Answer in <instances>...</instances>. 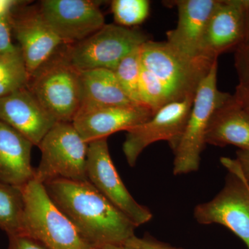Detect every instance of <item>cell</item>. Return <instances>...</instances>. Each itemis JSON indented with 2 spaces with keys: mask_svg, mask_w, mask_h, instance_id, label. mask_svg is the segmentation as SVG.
I'll return each mask as SVG.
<instances>
[{
  "mask_svg": "<svg viewBox=\"0 0 249 249\" xmlns=\"http://www.w3.org/2000/svg\"><path fill=\"white\" fill-rule=\"evenodd\" d=\"M94 249H134L126 245H109L98 247Z\"/></svg>",
  "mask_w": 249,
  "mask_h": 249,
  "instance_id": "cell-32",
  "label": "cell"
},
{
  "mask_svg": "<svg viewBox=\"0 0 249 249\" xmlns=\"http://www.w3.org/2000/svg\"><path fill=\"white\" fill-rule=\"evenodd\" d=\"M147 0H114L111 9L118 25L129 28L142 24L150 14Z\"/></svg>",
  "mask_w": 249,
  "mask_h": 249,
  "instance_id": "cell-23",
  "label": "cell"
},
{
  "mask_svg": "<svg viewBox=\"0 0 249 249\" xmlns=\"http://www.w3.org/2000/svg\"><path fill=\"white\" fill-rule=\"evenodd\" d=\"M38 147L42 157L40 165L35 169L34 179L37 182L44 184L58 178L88 180V143L71 123H57L46 134Z\"/></svg>",
  "mask_w": 249,
  "mask_h": 249,
  "instance_id": "cell-6",
  "label": "cell"
},
{
  "mask_svg": "<svg viewBox=\"0 0 249 249\" xmlns=\"http://www.w3.org/2000/svg\"><path fill=\"white\" fill-rule=\"evenodd\" d=\"M27 88L58 123H72L81 107L80 71L64 53L33 74Z\"/></svg>",
  "mask_w": 249,
  "mask_h": 249,
  "instance_id": "cell-5",
  "label": "cell"
},
{
  "mask_svg": "<svg viewBox=\"0 0 249 249\" xmlns=\"http://www.w3.org/2000/svg\"><path fill=\"white\" fill-rule=\"evenodd\" d=\"M24 209L21 188L0 181V229L8 236L22 233Z\"/></svg>",
  "mask_w": 249,
  "mask_h": 249,
  "instance_id": "cell-20",
  "label": "cell"
},
{
  "mask_svg": "<svg viewBox=\"0 0 249 249\" xmlns=\"http://www.w3.org/2000/svg\"><path fill=\"white\" fill-rule=\"evenodd\" d=\"M150 40L138 29L105 24L93 35L65 51V56L78 71L107 69L114 71L119 62Z\"/></svg>",
  "mask_w": 249,
  "mask_h": 249,
  "instance_id": "cell-8",
  "label": "cell"
},
{
  "mask_svg": "<svg viewBox=\"0 0 249 249\" xmlns=\"http://www.w3.org/2000/svg\"><path fill=\"white\" fill-rule=\"evenodd\" d=\"M0 121L37 146L58 123L28 88L0 98Z\"/></svg>",
  "mask_w": 249,
  "mask_h": 249,
  "instance_id": "cell-15",
  "label": "cell"
},
{
  "mask_svg": "<svg viewBox=\"0 0 249 249\" xmlns=\"http://www.w3.org/2000/svg\"><path fill=\"white\" fill-rule=\"evenodd\" d=\"M235 65L239 83L249 82V45H242L236 49Z\"/></svg>",
  "mask_w": 249,
  "mask_h": 249,
  "instance_id": "cell-25",
  "label": "cell"
},
{
  "mask_svg": "<svg viewBox=\"0 0 249 249\" xmlns=\"http://www.w3.org/2000/svg\"><path fill=\"white\" fill-rule=\"evenodd\" d=\"M98 3L90 0H44L38 9L62 43L74 45L106 24Z\"/></svg>",
  "mask_w": 249,
  "mask_h": 249,
  "instance_id": "cell-11",
  "label": "cell"
},
{
  "mask_svg": "<svg viewBox=\"0 0 249 249\" xmlns=\"http://www.w3.org/2000/svg\"><path fill=\"white\" fill-rule=\"evenodd\" d=\"M205 142L215 146L232 145L239 150L249 149V113L237 103L234 95L214 111Z\"/></svg>",
  "mask_w": 249,
  "mask_h": 249,
  "instance_id": "cell-18",
  "label": "cell"
},
{
  "mask_svg": "<svg viewBox=\"0 0 249 249\" xmlns=\"http://www.w3.org/2000/svg\"><path fill=\"white\" fill-rule=\"evenodd\" d=\"M24 197L22 233L34 237L49 249H94L49 198L36 180L21 187Z\"/></svg>",
  "mask_w": 249,
  "mask_h": 249,
  "instance_id": "cell-3",
  "label": "cell"
},
{
  "mask_svg": "<svg viewBox=\"0 0 249 249\" xmlns=\"http://www.w3.org/2000/svg\"><path fill=\"white\" fill-rule=\"evenodd\" d=\"M220 160L230 177L212 200L195 208L194 217L200 224H217L227 227L249 249V184L236 160L222 157Z\"/></svg>",
  "mask_w": 249,
  "mask_h": 249,
  "instance_id": "cell-7",
  "label": "cell"
},
{
  "mask_svg": "<svg viewBox=\"0 0 249 249\" xmlns=\"http://www.w3.org/2000/svg\"><path fill=\"white\" fill-rule=\"evenodd\" d=\"M11 18H0V57L6 56L19 52L11 39Z\"/></svg>",
  "mask_w": 249,
  "mask_h": 249,
  "instance_id": "cell-24",
  "label": "cell"
},
{
  "mask_svg": "<svg viewBox=\"0 0 249 249\" xmlns=\"http://www.w3.org/2000/svg\"><path fill=\"white\" fill-rule=\"evenodd\" d=\"M235 160L244 178L249 184V149L237 150Z\"/></svg>",
  "mask_w": 249,
  "mask_h": 249,
  "instance_id": "cell-29",
  "label": "cell"
},
{
  "mask_svg": "<svg viewBox=\"0 0 249 249\" xmlns=\"http://www.w3.org/2000/svg\"><path fill=\"white\" fill-rule=\"evenodd\" d=\"M30 76L20 50L0 58V98L27 88Z\"/></svg>",
  "mask_w": 249,
  "mask_h": 249,
  "instance_id": "cell-21",
  "label": "cell"
},
{
  "mask_svg": "<svg viewBox=\"0 0 249 249\" xmlns=\"http://www.w3.org/2000/svg\"><path fill=\"white\" fill-rule=\"evenodd\" d=\"M142 46L124 57L113 71L124 93L134 103L141 106H142L139 95V81L142 73Z\"/></svg>",
  "mask_w": 249,
  "mask_h": 249,
  "instance_id": "cell-22",
  "label": "cell"
},
{
  "mask_svg": "<svg viewBox=\"0 0 249 249\" xmlns=\"http://www.w3.org/2000/svg\"><path fill=\"white\" fill-rule=\"evenodd\" d=\"M236 101L249 113V82L239 83L234 94Z\"/></svg>",
  "mask_w": 249,
  "mask_h": 249,
  "instance_id": "cell-28",
  "label": "cell"
},
{
  "mask_svg": "<svg viewBox=\"0 0 249 249\" xmlns=\"http://www.w3.org/2000/svg\"><path fill=\"white\" fill-rule=\"evenodd\" d=\"M218 0H178L177 27L166 33V42L190 58H199L205 29Z\"/></svg>",
  "mask_w": 249,
  "mask_h": 249,
  "instance_id": "cell-16",
  "label": "cell"
},
{
  "mask_svg": "<svg viewBox=\"0 0 249 249\" xmlns=\"http://www.w3.org/2000/svg\"><path fill=\"white\" fill-rule=\"evenodd\" d=\"M217 77L216 61L196 89L182 137L174 150V175H186L199 169L211 117L216 109L232 98V95L218 89Z\"/></svg>",
  "mask_w": 249,
  "mask_h": 249,
  "instance_id": "cell-4",
  "label": "cell"
},
{
  "mask_svg": "<svg viewBox=\"0 0 249 249\" xmlns=\"http://www.w3.org/2000/svg\"><path fill=\"white\" fill-rule=\"evenodd\" d=\"M82 106L129 107L136 104L121 88L114 71L107 69L80 71Z\"/></svg>",
  "mask_w": 249,
  "mask_h": 249,
  "instance_id": "cell-19",
  "label": "cell"
},
{
  "mask_svg": "<svg viewBox=\"0 0 249 249\" xmlns=\"http://www.w3.org/2000/svg\"><path fill=\"white\" fill-rule=\"evenodd\" d=\"M34 144L9 124L0 121V181L16 187L34 179L31 163Z\"/></svg>",
  "mask_w": 249,
  "mask_h": 249,
  "instance_id": "cell-17",
  "label": "cell"
},
{
  "mask_svg": "<svg viewBox=\"0 0 249 249\" xmlns=\"http://www.w3.org/2000/svg\"><path fill=\"white\" fill-rule=\"evenodd\" d=\"M87 177L88 181L136 227L151 220V211L137 202L123 182L111 160L107 139L88 143Z\"/></svg>",
  "mask_w": 249,
  "mask_h": 249,
  "instance_id": "cell-9",
  "label": "cell"
},
{
  "mask_svg": "<svg viewBox=\"0 0 249 249\" xmlns=\"http://www.w3.org/2000/svg\"><path fill=\"white\" fill-rule=\"evenodd\" d=\"M195 94L184 99L168 103L158 109L151 118L127 131L123 151L131 167L137 163L139 156L154 142L165 141L174 150L182 137L191 112Z\"/></svg>",
  "mask_w": 249,
  "mask_h": 249,
  "instance_id": "cell-10",
  "label": "cell"
},
{
  "mask_svg": "<svg viewBox=\"0 0 249 249\" xmlns=\"http://www.w3.org/2000/svg\"><path fill=\"white\" fill-rule=\"evenodd\" d=\"M9 238L8 249H49L40 241L25 234L9 236Z\"/></svg>",
  "mask_w": 249,
  "mask_h": 249,
  "instance_id": "cell-26",
  "label": "cell"
},
{
  "mask_svg": "<svg viewBox=\"0 0 249 249\" xmlns=\"http://www.w3.org/2000/svg\"><path fill=\"white\" fill-rule=\"evenodd\" d=\"M11 27L30 78L63 45L46 22L39 9L31 8L17 15L13 14Z\"/></svg>",
  "mask_w": 249,
  "mask_h": 249,
  "instance_id": "cell-12",
  "label": "cell"
},
{
  "mask_svg": "<svg viewBox=\"0 0 249 249\" xmlns=\"http://www.w3.org/2000/svg\"><path fill=\"white\" fill-rule=\"evenodd\" d=\"M154 113L143 106L129 107L82 106L71 124L85 142L107 139L111 134L127 131L152 117Z\"/></svg>",
  "mask_w": 249,
  "mask_h": 249,
  "instance_id": "cell-14",
  "label": "cell"
},
{
  "mask_svg": "<svg viewBox=\"0 0 249 249\" xmlns=\"http://www.w3.org/2000/svg\"><path fill=\"white\" fill-rule=\"evenodd\" d=\"M124 245L134 249H178L149 237L140 238L136 235L131 237Z\"/></svg>",
  "mask_w": 249,
  "mask_h": 249,
  "instance_id": "cell-27",
  "label": "cell"
},
{
  "mask_svg": "<svg viewBox=\"0 0 249 249\" xmlns=\"http://www.w3.org/2000/svg\"><path fill=\"white\" fill-rule=\"evenodd\" d=\"M246 7L245 0H218L201 40V56L217 60L221 54L244 43Z\"/></svg>",
  "mask_w": 249,
  "mask_h": 249,
  "instance_id": "cell-13",
  "label": "cell"
},
{
  "mask_svg": "<svg viewBox=\"0 0 249 249\" xmlns=\"http://www.w3.org/2000/svg\"><path fill=\"white\" fill-rule=\"evenodd\" d=\"M246 15H245V41L242 45H249V0H245Z\"/></svg>",
  "mask_w": 249,
  "mask_h": 249,
  "instance_id": "cell-31",
  "label": "cell"
},
{
  "mask_svg": "<svg viewBox=\"0 0 249 249\" xmlns=\"http://www.w3.org/2000/svg\"><path fill=\"white\" fill-rule=\"evenodd\" d=\"M216 61L205 57L186 56L166 41L147 40L141 47L142 104L155 114L168 103L196 94Z\"/></svg>",
  "mask_w": 249,
  "mask_h": 249,
  "instance_id": "cell-2",
  "label": "cell"
},
{
  "mask_svg": "<svg viewBox=\"0 0 249 249\" xmlns=\"http://www.w3.org/2000/svg\"><path fill=\"white\" fill-rule=\"evenodd\" d=\"M43 185L53 204L92 248L124 245L135 235V224L88 180L58 178Z\"/></svg>",
  "mask_w": 249,
  "mask_h": 249,
  "instance_id": "cell-1",
  "label": "cell"
},
{
  "mask_svg": "<svg viewBox=\"0 0 249 249\" xmlns=\"http://www.w3.org/2000/svg\"><path fill=\"white\" fill-rule=\"evenodd\" d=\"M22 3L16 0H0V18H11L15 9Z\"/></svg>",
  "mask_w": 249,
  "mask_h": 249,
  "instance_id": "cell-30",
  "label": "cell"
},
{
  "mask_svg": "<svg viewBox=\"0 0 249 249\" xmlns=\"http://www.w3.org/2000/svg\"><path fill=\"white\" fill-rule=\"evenodd\" d=\"M0 58H1V57H0Z\"/></svg>",
  "mask_w": 249,
  "mask_h": 249,
  "instance_id": "cell-33",
  "label": "cell"
}]
</instances>
